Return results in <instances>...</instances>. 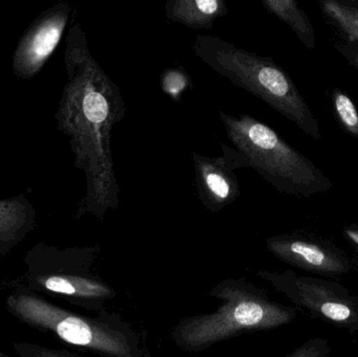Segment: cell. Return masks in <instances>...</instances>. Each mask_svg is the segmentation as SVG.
Here are the masks:
<instances>
[{
  "instance_id": "6da1fadb",
  "label": "cell",
  "mask_w": 358,
  "mask_h": 357,
  "mask_svg": "<svg viewBox=\"0 0 358 357\" xmlns=\"http://www.w3.org/2000/svg\"><path fill=\"white\" fill-rule=\"evenodd\" d=\"M83 42L76 54L79 71L71 94V122H76L78 154L87 173L86 209L103 221L107 212L120 207L111 142L113 128L125 117L126 104L119 86Z\"/></svg>"
},
{
  "instance_id": "7a4b0ae2",
  "label": "cell",
  "mask_w": 358,
  "mask_h": 357,
  "mask_svg": "<svg viewBox=\"0 0 358 357\" xmlns=\"http://www.w3.org/2000/svg\"><path fill=\"white\" fill-rule=\"evenodd\" d=\"M208 297L220 301L214 312L185 316L172 329V341L180 351L196 354L245 333L273 330L298 316V308L273 301L244 278L221 281Z\"/></svg>"
},
{
  "instance_id": "3957f363",
  "label": "cell",
  "mask_w": 358,
  "mask_h": 357,
  "mask_svg": "<svg viewBox=\"0 0 358 357\" xmlns=\"http://www.w3.org/2000/svg\"><path fill=\"white\" fill-rule=\"evenodd\" d=\"M192 50L210 69L266 103L307 136H321L319 124L296 84L273 59L216 36H196Z\"/></svg>"
},
{
  "instance_id": "277c9868",
  "label": "cell",
  "mask_w": 358,
  "mask_h": 357,
  "mask_svg": "<svg viewBox=\"0 0 358 357\" xmlns=\"http://www.w3.org/2000/svg\"><path fill=\"white\" fill-rule=\"evenodd\" d=\"M218 115L245 167L254 169L280 193L304 197L325 192L332 186L310 159L266 124L244 113L235 117L218 111Z\"/></svg>"
},
{
  "instance_id": "5b68a950",
  "label": "cell",
  "mask_w": 358,
  "mask_h": 357,
  "mask_svg": "<svg viewBox=\"0 0 358 357\" xmlns=\"http://www.w3.org/2000/svg\"><path fill=\"white\" fill-rule=\"evenodd\" d=\"M8 305L23 322L50 331L69 345L103 357H145L140 333L117 312L81 316L27 293L8 298Z\"/></svg>"
},
{
  "instance_id": "8992f818",
  "label": "cell",
  "mask_w": 358,
  "mask_h": 357,
  "mask_svg": "<svg viewBox=\"0 0 358 357\" xmlns=\"http://www.w3.org/2000/svg\"><path fill=\"white\" fill-rule=\"evenodd\" d=\"M257 276L271 284L296 308L338 328L358 333V295L340 283L303 276L294 270H259Z\"/></svg>"
},
{
  "instance_id": "52a82bcc",
  "label": "cell",
  "mask_w": 358,
  "mask_h": 357,
  "mask_svg": "<svg viewBox=\"0 0 358 357\" xmlns=\"http://www.w3.org/2000/svg\"><path fill=\"white\" fill-rule=\"evenodd\" d=\"M99 253L98 247L78 249L67 255L56 274L48 275L38 282L46 291L58 293L76 305L96 314L105 312L107 302L115 300L117 293L92 270Z\"/></svg>"
},
{
  "instance_id": "ba28073f",
  "label": "cell",
  "mask_w": 358,
  "mask_h": 357,
  "mask_svg": "<svg viewBox=\"0 0 358 357\" xmlns=\"http://www.w3.org/2000/svg\"><path fill=\"white\" fill-rule=\"evenodd\" d=\"M222 156L210 157L192 153L196 196L210 213H219L241 196L236 170L245 167L235 148L221 144Z\"/></svg>"
},
{
  "instance_id": "9c48e42d",
  "label": "cell",
  "mask_w": 358,
  "mask_h": 357,
  "mask_svg": "<svg viewBox=\"0 0 358 357\" xmlns=\"http://www.w3.org/2000/svg\"><path fill=\"white\" fill-rule=\"evenodd\" d=\"M266 249L280 261L311 274L338 277L349 274L352 268L346 254L338 247L301 235L269 237Z\"/></svg>"
},
{
  "instance_id": "30bf717a",
  "label": "cell",
  "mask_w": 358,
  "mask_h": 357,
  "mask_svg": "<svg viewBox=\"0 0 358 357\" xmlns=\"http://www.w3.org/2000/svg\"><path fill=\"white\" fill-rule=\"evenodd\" d=\"M227 13L224 0H168L165 4L168 20L193 29H210Z\"/></svg>"
},
{
  "instance_id": "8fae6325",
  "label": "cell",
  "mask_w": 358,
  "mask_h": 357,
  "mask_svg": "<svg viewBox=\"0 0 358 357\" xmlns=\"http://www.w3.org/2000/svg\"><path fill=\"white\" fill-rule=\"evenodd\" d=\"M267 12L292 27L307 48H315V33L308 17L294 0H262Z\"/></svg>"
},
{
  "instance_id": "7c38bea8",
  "label": "cell",
  "mask_w": 358,
  "mask_h": 357,
  "mask_svg": "<svg viewBox=\"0 0 358 357\" xmlns=\"http://www.w3.org/2000/svg\"><path fill=\"white\" fill-rule=\"evenodd\" d=\"M66 15L62 14L46 23L29 44L27 59L31 65H38L48 58L58 45L66 23Z\"/></svg>"
},
{
  "instance_id": "4fadbf2b",
  "label": "cell",
  "mask_w": 358,
  "mask_h": 357,
  "mask_svg": "<svg viewBox=\"0 0 358 357\" xmlns=\"http://www.w3.org/2000/svg\"><path fill=\"white\" fill-rule=\"evenodd\" d=\"M324 13L352 42L358 43V8L345 2L325 0L321 2Z\"/></svg>"
},
{
  "instance_id": "5bb4252c",
  "label": "cell",
  "mask_w": 358,
  "mask_h": 357,
  "mask_svg": "<svg viewBox=\"0 0 358 357\" xmlns=\"http://www.w3.org/2000/svg\"><path fill=\"white\" fill-rule=\"evenodd\" d=\"M161 86L167 96L179 102L182 94L192 87V82L182 67H170L162 73Z\"/></svg>"
},
{
  "instance_id": "9a60e30c",
  "label": "cell",
  "mask_w": 358,
  "mask_h": 357,
  "mask_svg": "<svg viewBox=\"0 0 358 357\" xmlns=\"http://www.w3.org/2000/svg\"><path fill=\"white\" fill-rule=\"evenodd\" d=\"M334 104L342 125L349 133L358 138V112L355 103L344 92H336L334 94Z\"/></svg>"
},
{
  "instance_id": "2e32d148",
  "label": "cell",
  "mask_w": 358,
  "mask_h": 357,
  "mask_svg": "<svg viewBox=\"0 0 358 357\" xmlns=\"http://www.w3.org/2000/svg\"><path fill=\"white\" fill-rule=\"evenodd\" d=\"M332 348L329 341L323 337L307 340L302 345L285 356L278 357H330Z\"/></svg>"
},
{
  "instance_id": "e0dca14e",
  "label": "cell",
  "mask_w": 358,
  "mask_h": 357,
  "mask_svg": "<svg viewBox=\"0 0 358 357\" xmlns=\"http://www.w3.org/2000/svg\"><path fill=\"white\" fill-rule=\"evenodd\" d=\"M36 356H37L36 357H83L71 352L63 351V350L61 351V350L42 349V348Z\"/></svg>"
},
{
  "instance_id": "ac0fdd59",
  "label": "cell",
  "mask_w": 358,
  "mask_h": 357,
  "mask_svg": "<svg viewBox=\"0 0 358 357\" xmlns=\"http://www.w3.org/2000/svg\"><path fill=\"white\" fill-rule=\"evenodd\" d=\"M344 234L347 239L358 249V228H355V226L346 228L344 230Z\"/></svg>"
},
{
  "instance_id": "d6986e66",
  "label": "cell",
  "mask_w": 358,
  "mask_h": 357,
  "mask_svg": "<svg viewBox=\"0 0 358 357\" xmlns=\"http://www.w3.org/2000/svg\"><path fill=\"white\" fill-rule=\"evenodd\" d=\"M349 58H350V60L352 61L353 64L357 66V68L358 69V52H351L350 56H349Z\"/></svg>"
},
{
  "instance_id": "ffe728a7",
  "label": "cell",
  "mask_w": 358,
  "mask_h": 357,
  "mask_svg": "<svg viewBox=\"0 0 358 357\" xmlns=\"http://www.w3.org/2000/svg\"><path fill=\"white\" fill-rule=\"evenodd\" d=\"M352 3L357 4L358 6V0H353Z\"/></svg>"
}]
</instances>
